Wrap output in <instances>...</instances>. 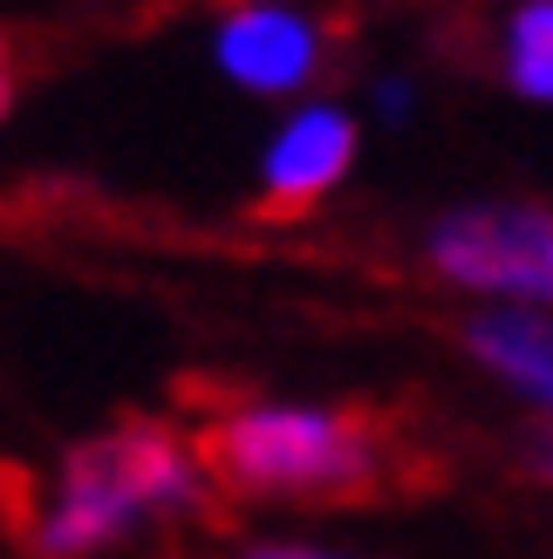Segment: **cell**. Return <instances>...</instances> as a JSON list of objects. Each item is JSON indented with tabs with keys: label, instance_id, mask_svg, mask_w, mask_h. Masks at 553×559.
Returning a JSON list of instances; mask_svg holds the SVG:
<instances>
[{
	"label": "cell",
	"instance_id": "cell-1",
	"mask_svg": "<svg viewBox=\"0 0 553 559\" xmlns=\"http://www.w3.org/2000/svg\"><path fill=\"white\" fill-rule=\"evenodd\" d=\"M199 443L164 424H117L62 457L48 506L35 519L42 559H96L157 519H185L205 498Z\"/></svg>",
	"mask_w": 553,
	"mask_h": 559
},
{
	"label": "cell",
	"instance_id": "cell-2",
	"mask_svg": "<svg viewBox=\"0 0 553 559\" xmlns=\"http://www.w3.org/2000/svg\"><path fill=\"white\" fill-rule=\"evenodd\" d=\"M205 478L246 498H349L376 478V437L321 403H233L199 437Z\"/></svg>",
	"mask_w": 553,
	"mask_h": 559
},
{
	"label": "cell",
	"instance_id": "cell-3",
	"mask_svg": "<svg viewBox=\"0 0 553 559\" xmlns=\"http://www.w3.org/2000/svg\"><path fill=\"white\" fill-rule=\"evenodd\" d=\"M431 273L458 294L553 314V205L533 199H464L424 233Z\"/></svg>",
	"mask_w": 553,
	"mask_h": 559
},
{
	"label": "cell",
	"instance_id": "cell-4",
	"mask_svg": "<svg viewBox=\"0 0 553 559\" xmlns=\"http://www.w3.org/2000/svg\"><path fill=\"white\" fill-rule=\"evenodd\" d=\"M328 35L301 0H239L212 27V69L246 96H301L321 75Z\"/></svg>",
	"mask_w": 553,
	"mask_h": 559
},
{
	"label": "cell",
	"instance_id": "cell-5",
	"mask_svg": "<svg viewBox=\"0 0 553 559\" xmlns=\"http://www.w3.org/2000/svg\"><path fill=\"white\" fill-rule=\"evenodd\" d=\"M355 151H363V130H355V109L342 103H301L287 109L273 136L260 144V199L301 212L328 199L349 171H355Z\"/></svg>",
	"mask_w": 553,
	"mask_h": 559
},
{
	"label": "cell",
	"instance_id": "cell-6",
	"mask_svg": "<svg viewBox=\"0 0 553 559\" xmlns=\"http://www.w3.org/2000/svg\"><path fill=\"white\" fill-rule=\"evenodd\" d=\"M464 355H472L499 389H513L519 403L553 416V314L546 307L485 300L479 314L464 321Z\"/></svg>",
	"mask_w": 553,
	"mask_h": 559
},
{
	"label": "cell",
	"instance_id": "cell-7",
	"mask_svg": "<svg viewBox=\"0 0 553 559\" xmlns=\"http://www.w3.org/2000/svg\"><path fill=\"white\" fill-rule=\"evenodd\" d=\"M499 75L513 96L553 109V0H519L499 35Z\"/></svg>",
	"mask_w": 553,
	"mask_h": 559
},
{
	"label": "cell",
	"instance_id": "cell-8",
	"mask_svg": "<svg viewBox=\"0 0 553 559\" xmlns=\"http://www.w3.org/2000/svg\"><path fill=\"white\" fill-rule=\"evenodd\" d=\"M239 559H349V552H328V546H301V539H260V546H246Z\"/></svg>",
	"mask_w": 553,
	"mask_h": 559
},
{
	"label": "cell",
	"instance_id": "cell-9",
	"mask_svg": "<svg viewBox=\"0 0 553 559\" xmlns=\"http://www.w3.org/2000/svg\"><path fill=\"white\" fill-rule=\"evenodd\" d=\"M410 103H417V90H410L403 75L376 82V109H383V117H390V123H403V117H410Z\"/></svg>",
	"mask_w": 553,
	"mask_h": 559
},
{
	"label": "cell",
	"instance_id": "cell-10",
	"mask_svg": "<svg viewBox=\"0 0 553 559\" xmlns=\"http://www.w3.org/2000/svg\"><path fill=\"white\" fill-rule=\"evenodd\" d=\"M527 457H533V471L553 485V416H540L533 424V443H527Z\"/></svg>",
	"mask_w": 553,
	"mask_h": 559
},
{
	"label": "cell",
	"instance_id": "cell-11",
	"mask_svg": "<svg viewBox=\"0 0 553 559\" xmlns=\"http://www.w3.org/2000/svg\"><path fill=\"white\" fill-rule=\"evenodd\" d=\"M8 103H14V55L0 41V117H8Z\"/></svg>",
	"mask_w": 553,
	"mask_h": 559
}]
</instances>
